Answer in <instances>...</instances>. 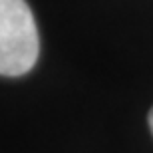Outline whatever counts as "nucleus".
<instances>
[{"label":"nucleus","instance_id":"1","mask_svg":"<svg viewBox=\"0 0 153 153\" xmlns=\"http://www.w3.org/2000/svg\"><path fill=\"white\" fill-rule=\"evenodd\" d=\"M38 54V28L26 0H0V76L30 72Z\"/></svg>","mask_w":153,"mask_h":153},{"label":"nucleus","instance_id":"2","mask_svg":"<svg viewBox=\"0 0 153 153\" xmlns=\"http://www.w3.org/2000/svg\"><path fill=\"white\" fill-rule=\"evenodd\" d=\"M149 127H151V133H153V109L149 111Z\"/></svg>","mask_w":153,"mask_h":153}]
</instances>
